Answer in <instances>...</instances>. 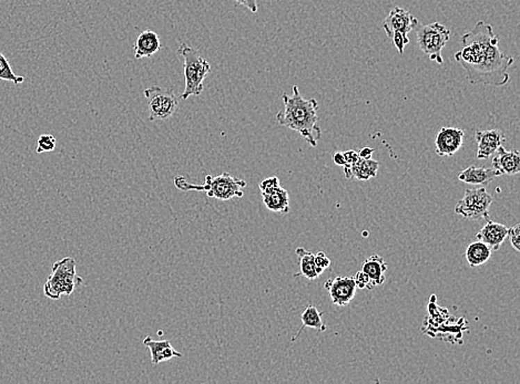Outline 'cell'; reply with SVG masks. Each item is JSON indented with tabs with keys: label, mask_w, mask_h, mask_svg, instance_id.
Segmentation results:
<instances>
[{
	"label": "cell",
	"mask_w": 520,
	"mask_h": 384,
	"mask_svg": "<svg viewBox=\"0 0 520 384\" xmlns=\"http://www.w3.org/2000/svg\"><path fill=\"white\" fill-rule=\"evenodd\" d=\"M314 262L318 275H322L324 270L327 269L331 266V260L323 251H318V253H314Z\"/></svg>",
	"instance_id": "484cf974"
},
{
	"label": "cell",
	"mask_w": 520,
	"mask_h": 384,
	"mask_svg": "<svg viewBox=\"0 0 520 384\" xmlns=\"http://www.w3.org/2000/svg\"><path fill=\"white\" fill-rule=\"evenodd\" d=\"M354 283H355L356 288L359 289H373L372 281H371L370 277L363 272L359 270L356 273V275L353 277Z\"/></svg>",
	"instance_id": "83f0119b"
},
{
	"label": "cell",
	"mask_w": 520,
	"mask_h": 384,
	"mask_svg": "<svg viewBox=\"0 0 520 384\" xmlns=\"http://www.w3.org/2000/svg\"><path fill=\"white\" fill-rule=\"evenodd\" d=\"M361 270L370 277L373 288L381 286L387 281L385 273L387 270V264L378 255H372L370 258H367L361 266Z\"/></svg>",
	"instance_id": "d6986e66"
},
{
	"label": "cell",
	"mask_w": 520,
	"mask_h": 384,
	"mask_svg": "<svg viewBox=\"0 0 520 384\" xmlns=\"http://www.w3.org/2000/svg\"><path fill=\"white\" fill-rule=\"evenodd\" d=\"M493 169L501 175H516L520 172V154L517 150L507 151L503 145L496 151Z\"/></svg>",
	"instance_id": "4fadbf2b"
},
{
	"label": "cell",
	"mask_w": 520,
	"mask_h": 384,
	"mask_svg": "<svg viewBox=\"0 0 520 384\" xmlns=\"http://www.w3.org/2000/svg\"><path fill=\"white\" fill-rule=\"evenodd\" d=\"M344 175L346 178H356L359 181H368L377 175L380 164L372 158H359L355 163L344 165Z\"/></svg>",
	"instance_id": "9a60e30c"
},
{
	"label": "cell",
	"mask_w": 520,
	"mask_h": 384,
	"mask_svg": "<svg viewBox=\"0 0 520 384\" xmlns=\"http://www.w3.org/2000/svg\"><path fill=\"white\" fill-rule=\"evenodd\" d=\"M81 283L83 278L76 272V260L65 257L52 265L51 275L44 285V292L49 299L58 300L63 294L70 296Z\"/></svg>",
	"instance_id": "5b68a950"
},
{
	"label": "cell",
	"mask_w": 520,
	"mask_h": 384,
	"mask_svg": "<svg viewBox=\"0 0 520 384\" xmlns=\"http://www.w3.org/2000/svg\"><path fill=\"white\" fill-rule=\"evenodd\" d=\"M359 156L361 158H372L373 153H374V149L372 147H364L359 151Z\"/></svg>",
	"instance_id": "d6a6232c"
},
{
	"label": "cell",
	"mask_w": 520,
	"mask_h": 384,
	"mask_svg": "<svg viewBox=\"0 0 520 384\" xmlns=\"http://www.w3.org/2000/svg\"><path fill=\"white\" fill-rule=\"evenodd\" d=\"M279 177L272 176L263 180L262 182L259 184L260 187L261 194L270 193L273 191L275 188L279 187Z\"/></svg>",
	"instance_id": "4316f807"
},
{
	"label": "cell",
	"mask_w": 520,
	"mask_h": 384,
	"mask_svg": "<svg viewBox=\"0 0 520 384\" xmlns=\"http://www.w3.org/2000/svg\"><path fill=\"white\" fill-rule=\"evenodd\" d=\"M1 1H3V0H0V3H1Z\"/></svg>",
	"instance_id": "836d02e7"
},
{
	"label": "cell",
	"mask_w": 520,
	"mask_h": 384,
	"mask_svg": "<svg viewBox=\"0 0 520 384\" xmlns=\"http://www.w3.org/2000/svg\"><path fill=\"white\" fill-rule=\"evenodd\" d=\"M37 154H42V153L52 152L55 150L56 141L55 137H52L50 134H42L38 139V143H37Z\"/></svg>",
	"instance_id": "d4e9b609"
},
{
	"label": "cell",
	"mask_w": 520,
	"mask_h": 384,
	"mask_svg": "<svg viewBox=\"0 0 520 384\" xmlns=\"http://www.w3.org/2000/svg\"><path fill=\"white\" fill-rule=\"evenodd\" d=\"M181 57L184 58V80L186 87L180 99L186 100L190 97L200 96L202 93L203 81L211 71L210 63L203 58L200 52L193 49L186 44H181L178 49Z\"/></svg>",
	"instance_id": "277c9868"
},
{
	"label": "cell",
	"mask_w": 520,
	"mask_h": 384,
	"mask_svg": "<svg viewBox=\"0 0 520 384\" xmlns=\"http://www.w3.org/2000/svg\"><path fill=\"white\" fill-rule=\"evenodd\" d=\"M143 344L148 347L151 353V361L152 365H158L160 363L165 362L173 358H182V353L177 351L173 348L169 340L156 341L151 339L150 337L143 339Z\"/></svg>",
	"instance_id": "e0dca14e"
},
{
	"label": "cell",
	"mask_w": 520,
	"mask_h": 384,
	"mask_svg": "<svg viewBox=\"0 0 520 384\" xmlns=\"http://www.w3.org/2000/svg\"><path fill=\"white\" fill-rule=\"evenodd\" d=\"M498 173L494 169H485V167H469V169L462 171L458 178L462 182L469 184V185L486 186L489 184L494 178L498 177Z\"/></svg>",
	"instance_id": "ac0fdd59"
},
{
	"label": "cell",
	"mask_w": 520,
	"mask_h": 384,
	"mask_svg": "<svg viewBox=\"0 0 520 384\" xmlns=\"http://www.w3.org/2000/svg\"><path fill=\"white\" fill-rule=\"evenodd\" d=\"M174 185L181 191L204 192L211 199L229 201L234 197L240 199L243 197V190L247 186V182L238 177L232 176L230 173L223 172L218 176L206 175V183L203 185H195V184L188 183L186 177L184 176H175Z\"/></svg>",
	"instance_id": "3957f363"
},
{
	"label": "cell",
	"mask_w": 520,
	"mask_h": 384,
	"mask_svg": "<svg viewBox=\"0 0 520 384\" xmlns=\"http://www.w3.org/2000/svg\"><path fill=\"white\" fill-rule=\"evenodd\" d=\"M475 140H476L477 145H478L477 158L484 160V158H488L489 156H494L496 151L504 144L506 137L501 130L494 128V130H487V131L477 130L476 133H475Z\"/></svg>",
	"instance_id": "7c38bea8"
},
{
	"label": "cell",
	"mask_w": 520,
	"mask_h": 384,
	"mask_svg": "<svg viewBox=\"0 0 520 384\" xmlns=\"http://www.w3.org/2000/svg\"><path fill=\"white\" fill-rule=\"evenodd\" d=\"M507 233H508V228L503 224L487 221V223L485 224L484 227L476 235V238L477 240H480L482 243L489 246L491 251H498L506 240Z\"/></svg>",
	"instance_id": "5bb4252c"
},
{
	"label": "cell",
	"mask_w": 520,
	"mask_h": 384,
	"mask_svg": "<svg viewBox=\"0 0 520 384\" xmlns=\"http://www.w3.org/2000/svg\"><path fill=\"white\" fill-rule=\"evenodd\" d=\"M507 237L510 238V244L515 248V251H520V224H516L515 226L508 228Z\"/></svg>",
	"instance_id": "f1b7e54d"
},
{
	"label": "cell",
	"mask_w": 520,
	"mask_h": 384,
	"mask_svg": "<svg viewBox=\"0 0 520 384\" xmlns=\"http://www.w3.org/2000/svg\"><path fill=\"white\" fill-rule=\"evenodd\" d=\"M295 253L300 259V269H301L302 275L309 281H314V279L318 278L320 275L316 272L314 253L302 247L296 248Z\"/></svg>",
	"instance_id": "603a6c76"
},
{
	"label": "cell",
	"mask_w": 520,
	"mask_h": 384,
	"mask_svg": "<svg viewBox=\"0 0 520 384\" xmlns=\"http://www.w3.org/2000/svg\"><path fill=\"white\" fill-rule=\"evenodd\" d=\"M0 80L13 82L14 85H20L25 81L24 76H17L15 74L14 70L11 69L10 63L1 52H0Z\"/></svg>",
	"instance_id": "cb8c5ba5"
},
{
	"label": "cell",
	"mask_w": 520,
	"mask_h": 384,
	"mask_svg": "<svg viewBox=\"0 0 520 384\" xmlns=\"http://www.w3.org/2000/svg\"><path fill=\"white\" fill-rule=\"evenodd\" d=\"M332 158H333V162H334L336 165H339V167H344L346 164V158H344V156H343V152L333 153Z\"/></svg>",
	"instance_id": "1f68e13d"
},
{
	"label": "cell",
	"mask_w": 520,
	"mask_h": 384,
	"mask_svg": "<svg viewBox=\"0 0 520 384\" xmlns=\"http://www.w3.org/2000/svg\"><path fill=\"white\" fill-rule=\"evenodd\" d=\"M419 25V19L415 18L409 11L400 7H395L389 11L387 18L384 19L382 27L387 33V37L394 42V46L400 55L404 53L406 44L409 42L408 33L415 29Z\"/></svg>",
	"instance_id": "52a82bcc"
},
{
	"label": "cell",
	"mask_w": 520,
	"mask_h": 384,
	"mask_svg": "<svg viewBox=\"0 0 520 384\" xmlns=\"http://www.w3.org/2000/svg\"><path fill=\"white\" fill-rule=\"evenodd\" d=\"M491 203H493V197L488 194L484 186L469 188L466 190L463 199L456 204L455 212L471 221L488 218Z\"/></svg>",
	"instance_id": "9c48e42d"
},
{
	"label": "cell",
	"mask_w": 520,
	"mask_h": 384,
	"mask_svg": "<svg viewBox=\"0 0 520 384\" xmlns=\"http://www.w3.org/2000/svg\"><path fill=\"white\" fill-rule=\"evenodd\" d=\"M262 199L268 210L283 214L290 212V197L288 191L281 186L270 193L262 194Z\"/></svg>",
	"instance_id": "ffe728a7"
},
{
	"label": "cell",
	"mask_w": 520,
	"mask_h": 384,
	"mask_svg": "<svg viewBox=\"0 0 520 384\" xmlns=\"http://www.w3.org/2000/svg\"><path fill=\"white\" fill-rule=\"evenodd\" d=\"M284 109L277 115L279 126L290 128L303 137L311 147H318L322 137L318 126V103L315 99H304L298 85L293 87V96L282 94Z\"/></svg>",
	"instance_id": "7a4b0ae2"
},
{
	"label": "cell",
	"mask_w": 520,
	"mask_h": 384,
	"mask_svg": "<svg viewBox=\"0 0 520 384\" xmlns=\"http://www.w3.org/2000/svg\"><path fill=\"white\" fill-rule=\"evenodd\" d=\"M302 328L300 329L298 335L294 337L293 340L295 341L296 338L301 335L302 330L304 328H312V329L318 330L320 333H323L326 330L325 322L322 319V314H320L318 309L315 306L309 305L307 306V309L303 311L302 314Z\"/></svg>",
	"instance_id": "7402d4cb"
},
{
	"label": "cell",
	"mask_w": 520,
	"mask_h": 384,
	"mask_svg": "<svg viewBox=\"0 0 520 384\" xmlns=\"http://www.w3.org/2000/svg\"><path fill=\"white\" fill-rule=\"evenodd\" d=\"M463 130L443 126L436 134V153L441 156H453L460 150L464 143Z\"/></svg>",
	"instance_id": "30bf717a"
},
{
	"label": "cell",
	"mask_w": 520,
	"mask_h": 384,
	"mask_svg": "<svg viewBox=\"0 0 520 384\" xmlns=\"http://www.w3.org/2000/svg\"><path fill=\"white\" fill-rule=\"evenodd\" d=\"M234 1L238 3V5L244 6L245 8L249 9V10L251 11V12H253V14L258 12L259 6L257 0H234Z\"/></svg>",
	"instance_id": "f546056e"
},
{
	"label": "cell",
	"mask_w": 520,
	"mask_h": 384,
	"mask_svg": "<svg viewBox=\"0 0 520 384\" xmlns=\"http://www.w3.org/2000/svg\"><path fill=\"white\" fill-rule=\"evenodd\" d=\"M133 48L136 59L151 58L161 49V41L158 33L148 29L140 33L134 41Z\"/></svg>",
	"instance_id": "2e32d148"
},
{
	"label": "cell",
	"mask_w": 520,
	"mask_h": 384,
	"mask_svg": "<svg viewBox=\"0 0 520 384\" xmlns=\"http://www.w3.org/2000/svg\"><path fill=\"white\" fill-rule=\"evenodd\" d=\"M324 287L329 292L332 303L340 307L348 305L353 300L356 289H357L353 277H341V276L329 279Z\"/></svg>",
	"instance_id": "8fae6325"
},
{
	"label": "cell",
	"mask_w": 520,
	"mask_h": 384,
	"mask_svg": "<svg viewBox=\"0 0 520 384\" xmlns=\"http://www.w3.org/2000/svg\"><path fill=\"white\" fill-rule=\"evenodd\" d=\"M143 94L148 100L150 121L168 120L178 110L180 98L175 96L174 91L171 89H163L154 85L145 89Z\"/></svg>",
	"instance_id": "ba28073f"
},
{
	"label": "cell",
	"mask_w": 520,
	"mask_h": 384,
	"mask_svg": "<svg viewBox=\"0 0 520 384\" xmlns=\"http://www.w3.org/2000/svg\"><path fill=\"white\" fill-rule=\"evenodd\" d=\"M491 253L493 251L489 246L482 243L480 240H476L474 243L469 244V247L466 248V260L471 267H477L480 265L486 264L489 260Z\"/></svg>",
	"instance_id": "44dd1931"
},
{
	"label": "cell",
	"mask_w": 520,
	"mask_h": 384,
	"mask_svg": "<svg viewBox=\"0 0 520 384\" xmlns=\"http://www.w3.org/2000/svg\"><path fill=\"white\" fill-rule=\"evenodd\" d=\"M343 156H344V158H346V164L355 163V162L359 158V153L355 152V151L353 150L343 152Z\"/></svg>",
	"instance_id": "4dcf8cb0"
},
{
	"label": "cell",
	"mask_w": 520,
	"mask_h": 384,
	"mask_svg": "<svg viewBox=\"0 0 520 384\" xmlns=\"http://www.w3.org/2000/svg\"><path fill=\"white\" fill-rule=\"evenodd\" d=\"M460 42L463 48L455 53V60L465 70L471 83L501 87L510 82L508 70L514 58L501 51L491 25L480 20L463 35Z\"/></svg>",
	"instance_id": "6da1fadb"
},
{
	"label": "cell",
	"mask_w": 520,
	"mask_h": 384,
	"mask_svg": "<svg viewBox=\"0 0 520 384\" xmlns=\"http://www.w3.org/2000/svg\"><path fill=\"white\" fill-rule=\"evenodd\" d=\"M414 31H416L417 44L421 50L430 57V60L443 65L441 51L450 39L448 28L437 22L428 25H421L419 22Z\"/></svg>",
	"instance_id": "8992f818"
}]
</instances>
